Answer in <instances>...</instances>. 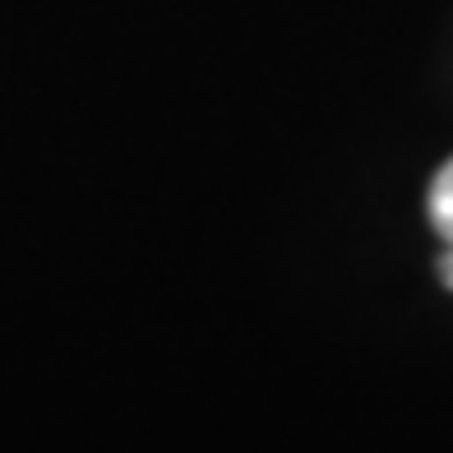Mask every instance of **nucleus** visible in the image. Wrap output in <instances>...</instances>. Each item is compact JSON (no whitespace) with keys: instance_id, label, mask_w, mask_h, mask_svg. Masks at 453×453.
I'll use <instances>...</instances> for the list:
<instances>
[{"instance_id":"1","label":"nucleus","mask_w":453,"mask_h":453,"mask_svg":"<svg viewBox=\"0 0 453 453\" xmlns=\"http://www.w3.org/2000/svg\"><path fill=\"white\" fill-rule=\"evenodd\" d=\"M430 222H435V232L453 245V157L440 167V176L430 180Z\"/></svg>"},{"instance_id":"2","label":"nucleus","mask_w":453,"mask_h":453,"mask_svg":"<svg viewBox=\"0 0 453 453\" xmlns=\"http://www.w3.org/2000/svg\"><path fill=\"white\" fill-rule=\"evenodd\" d=\"M440 273H444V282H449V287H453V250H449V255H444V259H440Z\"/></svg>"}]
</instances>
